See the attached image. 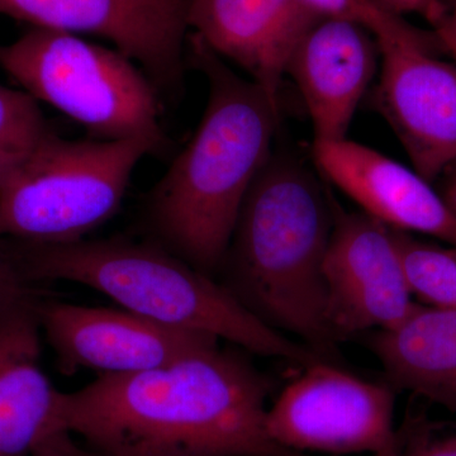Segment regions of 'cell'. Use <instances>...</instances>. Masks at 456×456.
<instances>
[{"instance_id":"7c38bea8","label":"cell","mask_w":456,"mask_h":456,"mask_svg":"<svg viewBox=\"0 0 456 456\" xmlns=\"http://www.w3.org/2000/svg\"><path fill=\"white\" fill-rule=\"evenodd\" d=\"M312 158L323 176L365 215L395 230L456 246V216L415 169L347 139L314 140Z\"/></svg>"},{"instance_id":"3957f363","label":"cell","mask_w":456,"mask_h":456,"mask_svg":"<svg viewBox=\"0 0 456 456\" xmlns=\"http://www.w3.org/2000/svg\"><path fill=\"white\" fill-rule=\"evenodd\" d=\"M335 213L314 171L272 154L248 189L220 269L222 284L251 314L330 362L338 342L327 321L323 263Z\"/></svg>"},{"instance_id":"ffe728a7","label":"cell","mask_w":456,"mask_h":456,"mask_svg":"<svg viewBox=\"0 0 456 456\" xmlns=\"http://www.w3.org/2000/svg\"><path fill=\"white\" fill-rule=\"evenodd\" d=\"M398 456H456V432L437 434L424 419H410L398 428Z\"/></svg>"},{"instance_id":"5b68a950","label":"cell","mask_w":456,"mask_h":456,"mask_svg":"<svg viewBox=\"0 0 456 456\" xmlns=\"http://www.w3.org/2000/svg\"><path fill=\"white\" fill-rule=\"evenodd\" d=\"M161 150L145 137L68 140L50 131L0 185V239H86L118 211L137 164Z\"/></svg>"},{"instance_id":"4fadbf2b","label":"cell","mask_w":456,"mask_h":456,"mask_svg":"<svg viewBox=\"0 0 456 456\" xmlns=\"http://www.w3.org/2000/svg\"><path fill=\"white\" fill-rule=\"evenodd\" d=\"M321 18L303 0H185L193 35L275 102L290 55Z\"/></svg>"},{"instance_id":"ac0fdd59","label":"cell","mask_w":456,"mask_h":456,"mask_svg":"<svg viewBox=\"0 0 456 456\" xmlns=\"http://www.w3.org/2000/svg\"><path fill=\"white\" fill-rule=\"evenodd\" d=\"M322 18L347 20L368 29L378 42L397 44L424 51L430 55L443 53L435 32H425L389 11L378 0H303Z\"/></svg>"},{"instance_id":"7402d4cb","label":"cell","mask_w":456,"mask_h":456,"mask_svg":"<svg viewBox=\"0 0 456 456\" xmlns=\"http://www.w3.org/2000/svg\"><path fill=\"white\" fill-rule=\"evenodd\" d=\"M384 7L395 12L399 16L417 14L424 18L434 29L444 22L449 9L443 0H378Z\"/></svg>"},{"instance_id":"9c48e42d","label":"cell","mask_w":456,"mask_h":456,"mask_svg":"<svg viewBox=\"0 0 456 456\" xmlns=\"http://www.w3.org/2000/svg\"><path fill=\"white\" fill-rule=\"evenodd\" d=\"M36 316L65 374L82 369L101 375L165 367L220 344L204 332L175 329L130 311L38 298Z\"/></svg>"},{"instance_id":"484cf974","label":"cell","mask_w":456,"mask_h":456,"mask_svg":"<svg viewBox=\"0 0 456 456\" xmlns=\"http://www.w3.org/2000/svg\"><path fill=\"white\" fill-rule=\"evenodd\" d=\"M28 152L23 154V152L8 151V150L0 149V185H2V183L11 174V171L20 164V161Z\"/></svg>"},{"instance_id":"e0dca14e","label":"cell","mask_w":456,"mask_h":456,"mask_svg":"<svg viewBox=\"0 0 456 456\" xmlns=\"http://www.w3.org/2000/svg\"><path fill=\"white\" fill-rule=\"evenodd\" d=\"M395 237L413 297L426 305L456 311V246L398 230Z\"/></svg>"},{"instance_id":"9a60e30c","label":"cell","mask_w":456,"mask_h":456,"mask_svg":"<svg viewBox=\"0 0 456 456\" xmlns=\"http://www.w3.org/2000/svg\"><path fill=\"white\" fill-rule=\"evenodd\" d=\"M37 299L0 314V456H41L68 435L57 417L60 391L42 369Z\"/></svg>"},{"instance_id":"44dd1931","label":"cell","mask_w":456,"mask_h":456,"mask_svg":"<svg viewBox=\"0 0 456 456\" xmlns=\"http://www.w3.org/2000/svg\"><path fill=\"white\" fill-rule=\"evenodd\" d=\"M40 294L35 285L27 283L7 244L0 239V314L20 303L37 299Z\"/></svg>"},{"instance_id":"d4e9b609","label":"cell","mask_w":456,"mask_h":456,"mask_svg":"<svg viewBox=\"0 0 456 456\" xmlns=\"http://www.w3.org/2000/svg\"><path fill=\"white\" fill-rule=\"evenodd\" d=\"M47 456H107L103 454H99V452H93L86 446L79 445L73 439V435H68L64 439L59 441L55 446H53V450H51L50 454Z\"/></svg>"},{"instance_id":"ba28073f","label":"cell","mask_w":456,"mask_h":456,"mask_svg":"<svg viewBox=\"0 0 456 456\" xmlns=\"http://www.w3.org/2000/svg\"><path fill=\"white\" fill-rule=\"evenodd\" d=\"M327 321L336 340L398 326L419 303L395 230L365 213H335L323 263Z\"/></svg>"},{"instance_id":"d6986e66","label":"cell","mask_w":456,"mask_h":456,"mask_svg":"<svg viewBox=\"0 0 456 456\" xmlns=\"http://www.w3.org/2000/svg\"><path fill=\"white\" fill-rule=\"evenodd\" d=\"M49 132L35 98L0 84V149L26 154Z\"/></svg>"},{"instance_id":"52a82bcc","label":"cell","mask_w":456,"mask_h":456,"mask_svg":"<svg viewBox=\"0 0 456 456\" xmlns=\"http://www.w3.org/2000/svg\"><path fill=\"white\" fill-rule=\"evenodd\" d=\"M395 407L393 387L320 362L285 387L268 408L266 428L275 443L299 454L370 456L398 439Z\"/></svg>"},{"instance_id":"7a4b0ae2","label":"cell","mask_w":456,"mask_h":456,"mask_svg":"<svg viewBox=\"0 0 456 456\" xmlns=\"http://www.w3.org/2000/svg\"><path fill=\"white\" fill-rule=\"evenodd\" d=\"M191 60L208 83V103L196 134L150 193L146 224L152 241L213 277L248 189L273 154L279 102L196 35Z\"/></svg>"},{"instance_id":"8992f818","label":"cell","mask_w":456,"mask_h":456,"mask_svg":"<svg viewBox=\"0 0 456 456\" xmlns=\"http://www.w3.org/2000/svg\"><path fill=\"white\" fill-rule=\"evenodd\" d=\"M0 66L36 101L99 140L145 137L165 147L158 89L123 55L73 33L32 28L0 46Z\"/></svg>"},{"instance_id":"4316f807","label":"cell","mask_w":456,"mask_h":456,"mask_svg":"<svg viewBox=\"0 0 456 456\" xmlns=\"http://www.w3.org/2000/svg\"><path fill=\"white\" fill-rule=\"evenodd\" d=\"M399 449H401V436H399L398 431V439L397 441H395V444H393L392 446H389V448L383 450V452H377V454L370 456H398Z\"/></svg>"},{"instance_id":"6da1fadb","label":"cell","mask_w":456,"mask_h":456,"mask_svg":"<svg viewBox=\"0 0 456 456\" xmlns=\"http://www.w3.org/2000/svg\"><path fill=\"white\" fill-rule=\"evenodd\" d=\"M270 384L220 344L139 373L99 375L60 391L62 430L107 456H311L266 428Z\"/></svg>"},{"instance_id":"603a6c76","label":"cell","mask_w":456,"mask_h":456,"mask_svg":"<svg viewBox=\"0 0 456 456\" xmlns=\"http://www.w3.org/2000/svg\"><path fill=\"white\" fill-rule=\"evenodd\" d=\"M434 32L437 36L444 53L452 56L456 62V4L452 11L448 12V16Z\"/></svg>"},{"instance_id":"8fae6325","label":"cell","mask_w":456,"mask_h":456,"mask_svg":"<svg viewBox=\"0 0 456 456\" xmlns=\"http://www.w3.org/2000/svg\"><path fill=\"white\" fill-rule=\"evenodd\" d=\"M378 44V107L413 169L435 182L456 159V62L402 45Z\"/></svg>"},{"instance_id":"277c9868","label":"cell","mask_w":456,"mask_h":456,"mask_svg":"<svg viewBox=\"0 0 456 456\" xmlns=\"http://www.w3.org/2000/svg\"><path fill=\"white\" fill-rule=\"evenodd\" d=\"M31 285L70 281L160 325L216 336L248 353L305 368L326 362L264 323L224 284L154 241L126 237L61 244L3 239Z\"/></svg>"},{"instance_id":"cb8c5ba5","label":"cell","mask_w":456,"mask_h":456,"mask_svg":"<svg viewBox=\"0 0 456 456\" xmlns=\"http://www.w3.org/2000/svg\"><path fill=\"white\" fill-rule=\"evenodd\" d=\"M439 179L441 180L439 193L456 216V159L443 171Z\"/></svg>"},{"instance_id":"2e32d148","label":"cell","mask_w":456,"mask_h":456,"mask_svg":"<svg viewBox=\"0 0 456 456\" xmlns=\"http://www.w3.org/2000/svg\"><path fill=\"white\" fill-rule=\"evenodd\" d=\"M369 347L393 387L456 412V311L417 305L398 326L371 332Z\"/></svg>"},{"instance_id":"5bb4252c","label":"cell","mask_w":456,"mask_h":456,"mask_svg":"<svg viewBox=\"0 0 456 456\" xmlns=\"http://www.w3.org/2000/svg\"><path fill=\"white\" fill-rule=\"evenodd\" d=\"M379 56L377 38L347 20L321 18L303 36L289 57L287 75L307 107L314 140L346 139Z\"/></svg>"},{"instance_id":"30bf717a","label":"cell","mask_w":456,"mask_h":456,"mask_svg":"<svg viewBox=\"0 0 456 456\" xmlns=\"http://www.w3.org/2000/svg\"><path fill=\"white\" fill-rule=\"evenodd\" d=\"M0 14L33 28L107 38L141 65L158 92L182 88L185 0H0Z\"/></svg>"}]
</instances>
